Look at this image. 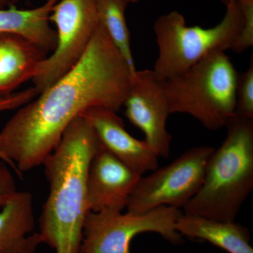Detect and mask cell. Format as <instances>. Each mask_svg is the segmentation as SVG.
Here are the masks:
<instances>
[{
	"label": "cell",
	"mask_w": 253,
	"mask_h": 253,
	"mask_svg": "<svg viewBox=\"0 0 253 253\" xmlns=\"http://www.w3.org/2000/svg\"><path fill=\"white\" fill-rule=\"evenodd\" d=\"M134 71L99 23L79 62L59 81L18 109L1 131L0 152L21 176L42 165L71 123L86 110L118 112Z\"/></svg>",
	"instance_id": "cell-1"
},
{
	"label": "cell",
	"mask_w": 253,
	"mask_h": 253,
	"mask_svg": "<svg viewBox=\"0 0 253 253\" xmlns=\"http://www.w3.org/2000/svg\"><path fill=\"white\" fill-rule=\"evenodd\" d=\"M99 146L89 123L78 116L42 165L49 192L40 217L38 233L43 244L56 253H79L84 221L90 212L88 170Z\"/></svg>",
	"instance_id": "cell-2"
},
{
	"label": "cell",
	"mask_w": 253,
	"mask_h": 253,
	"mask_svg": "<svg viewBox=\"0 0 253 253\" xmlns=\"http://www.w3.org/2000/svg\"><path fill=\"white\" fill-rule=\"evenodd\" d=\"M208 158L204 182L184 214L234 221L253 189V119L234 116Z\"/></svg>",
	"instance_id": "cell-3"
},
{
	"label": "cell",
	"mask_w": 253,
	"mask_h": 253,
	"mask_svg": "<svg viewBox=\"0 0 253 253\" xmlns=\"http://www.w3.org/2000/svg\"><path fill=\"white\" fill-rule=\"evenodd\" d=\"M238 73L225 51H213L164 82L169 112L186 113L210 130L236 116Z\"/></svg>",
	"instance_id": "cell-4"
},
{
	"label": "cell",
	"mask_w": 253,
	"mask_h": 253,
	"mask_svg": "<svg viewBox=\"0 0 253 253\" xmlns=\"http://www.w3.org/2000/svg\"><path fill=\"white\" fill-rule=\"evenodd\" d=\"M225 16L209 28L187 26L176 11L162 15L154 23L158 46L155 76L165 82L184 72L213 51L231 49L242 28L244 16L237 0H227Z\"/></svg>",
	"instance_id": "cell-5"
},
{
	"label": "cell",
	"mask_w": 253,
	"mask_h": 253,
	"mask_svg": "<svg viewBox=\"0 0 253 253\" xmlns=\"http://www.w3.org/2000/svg\"><path fill=\"white\" fill-rule=\"evenodd\" d=\"M183 213L160 207L142 214L119 211L90 212L83 228L79 253H131L132 239L141 233L160 234L173 244L183 243L176 224Z\"/></svg>",
	"instance_id": "cell-6"
},
{
	"label": "cell",
	"mask_w": 253,
	"mask_h": 253,
	"mask_svg": "<svg viewBox=\"0 0 253 253\" xmlns=\"http://www.w3.org/2000/svg\"><path fill=\"white\" fill-rule=\"evenodd\" d=\"M49 21L56 26V44L32 80L38 94L72 69L85 53L99 24L96 0H59Z\"/></svg>",
	"instance_id": "cell-7"
},
{
	"label": "cell",
	"mask_w": 253,
	"mask_h": 253,
	"mask_svg": "<svg viewBox=\"0 0 253 253\" xmlns=\"http://www.w3.org/2000/svg\"><path fill=\"white\" fill-rule=\"evenodd\" d=\"M214 148L195 146L167 166L141 176L128 202L127 212L142 214L160 207H185L204 182L208 158Z\"/></svg>",
	"instance_id": "cell-8"
},
{
	"label": "cell",
	"mask_w": 253,
	"mask_h": 253,
	"mask_svg": "<svg viewBox=\"0 0 253 253\" xmlns=\"http://www.w3.org/2000/svg\"><path fill=\"white\" fill-rule=\"evenodd\" d=\"M123 107L129 122L144 133V140L155 154L167 158L172 136L167 129L170 112L164 82L159 81L152 70H136Z\"/></svg>",
	"instance_id": "cell-9"
},
{
	"label": "cell",
	"mask_w": 253,
	"mask_h": 253,
	"mask_svg": "<svg viewBox=\"0 0 253 253\" xmlns=\"http://www.w3.org/2000/svg\"><path fill=\"white\" fill-rule=\"evenodd\" d=\"M141 175L100 145L89 165L88 205L91 212L126 208Z\"/></svg>",
	"instance_id": "cell-10"
},
{
	"label": "cell",
	"mask_w": 253,
	"mask_h": 253,
	"mask_svg": "<svg viewBox=\"0 0 253 253\" xmlns=\"http://www.w3.org/2000/svg\"><path fill=\"white\" fill-rule=\"evenodd\" d=\"M94 129L99 144L140 175L158 168L157 155L145 140L126 130L123 120L113 110L93 107L81 116Z\"/></svg>",
	"instance_id": "cell-11"
},
{
	"label": "cell",
	"mask_w": 253,
	"mask_h": 253,
	"mask_svg": "<svg viewBox=\"0 0 253 253\" xmlns=\"http://www.w3.org/2000/svg\"><path fill=\"white\" fill-rule=\"evenodd\" d=\"M48 54L22 36L0 33V97L13 94L33 80Z\"/></svg>",
	"instance_id": "cell-12"
},
{
	"label": "cell",
	"mask_w": 253,
	"mask_h": 253,
	"mask_svg": "<svg viewBox=\"0 0 253 253\" xmlns=\"http://www.w3.org/2000/svg\"><path fill=\"white\" fill-rule=\"evenodd\" d=\"M181 236L204 240L228 253H253L249 229L234 221L182 214L176 224Z\"/></svg>",
	"instance_id": "cell-13"
},
{
	"label": "cell",
	"mask_w": 253,
	"mask_h": 253,
	"mask_svg": "<svg viewBox=\"0 0 253 253\" xmlns=\"http://www.w3.org/2000/svg\"><path fill=\"white\" fill-rule=\"evenodd\" d=\"M59 0H46L38 7L18 9L16 6L0 9V33L18 35L41 46L48 53L54 51L56 34L49 24V16Z\"/></svg>",
	"instance_id": "cell-14"
},
{
	"label": "cell",
	"mask_w": 253,
	"mask_h": 253,
	"mask_svg": "<svg viewBox=\"0 0 253 253\" xmlns=\"http://www.w3.org/2000/svg\"><path fill=\"white\" fill-rule=\"evenodd\" d=\"M35 227L33 196L28 191H18L4 207L0 208V253H7Z\"/></svg>",
	"instance_id": "cell-15"
},
{
	"label": "cell",
	"mask_w": 253,
	"mask_h": 253,
	"mask_svg": "<svg viewBox=\"0 0 253 253\" xmlns=\"http://www.w3.org/2000/svg\"><path fill=\"white\" fill-rule=\"evenodd\" d=\"M129 0H96L99 23L110 39L134 71H136L130 45V33L126 18Z\"/></svg>",
	"instance_id": "cell-16"
},
{
	"label": "cell",
	"mask_w": 253,
	"mask_h": 253,
	"mask_svg": "<svg viewBox=\"0 0 253 253\" xmlns=\"http://www.w3.org/2000/svg\"><path fill=\"white\" fill-rule=\"evenodd\" d=\"M236 115L253 119V59L246 72L238 74L236 89Z\"/></svg>",
	"instance_id": "cell-17"
},
{
	"label": "cell",
	"mask_w": 253,
	"mask_h": 253,
	"mask_svg": "<svg viewBox=\"0 0 253 253\" xmlns=\"http://www.w3.org/2000/svg\"><path fill=\"white\" fill-rule=\"evenodd\" d=\"M242 9L244 21L239 36L231 50L243 53L253 45V0H237Z\"/></svg>",
	"instance_id": "cell-18"
},
{
	"label": "cell",
	"mask_w": 253,
	"mask_h": 253,
	"mask_svg": "<svg viewBox=\"0 0 253 253\" xmlns=\"http://www.w3.org/2000/svg\"><path fill=\"white\" fill-rule=\"evenodd\" d=\"M38 94H39L38 91L33 86L24 90L15 91L13 94L8 96L0 97V113L19 109L23 105L27 104L35 99ZM0 160H2L6 163V159L1 152H0Z\"/></svg>",
	"instance_id": "cell-19"
},
{
	"label": "cell",
	"mask_w": 253,
	"mask_h": 253,
	"mask_svg": "<svg viewBox=\"0 0 253 253\" xmlns=\"http://www.w3.org/2000/svg\"><path fill=\"white\" fill-rule=\"evenodd\" d=\"M10 166L0 160V208L4 207L18 193Z\"/></svg>",
	"instance_id": "cell-20"
},
{
	"label": "cell",
	"mask_w": 253,
	"mask_h": 253,
	"mask_svg": "<svg viewBox=\"0 0 253 253\" xmlns=\"http://www.w3.org/2000/svg\"><path fill=\"white\" fill-rule=\"evenodd\" d=\"M42 244L39 233H32L7 253H36L38 247Z\"/></svg>",
	"instance_id": "cell-21"
},
{
	"label": "cell",
	"mask_w": 253,
	"mask_h": 253,
	"mask_svg": "<svg viewBox=\"0 0 253 253\" xmlns=\"http://www.w3.org/2000/svg\"><path fill=\"white\" fill-rule=\"evenodd\" d=\"M19 0H0V9H7V8L16 6Z\"/></svg>",
	"instance_id": "cell-22"
},
{
	"label": "cell",
	"mask_w": 253,
	"mask_h": 253,
	"mask_svg": "<svg viewBox=\"0 0 253 253\" xmlns=\"http://www.w3.org/2000/svg\"><path fill=\"white\" fill-rule=\"evenodd\" d=\"M129 1H131V3H135L137 2V1H139V0H129Z\"/></svg>",
	"instance_id": "cell-23"
},
{
	"label": "cell",
	"mask_w": 253,
	"mask_h": 253,
	"mask_svg": "<svg viewBox=\"0 0 253 253\" xmlns=\"http://www.w3.org/2000/svg\"><path fill=\"white\" fill-rule=\"evenodd\" d=\"M221 1H222L223 2L225 3L226 1H227V0H221Z\"/></svg>",
	"instance_id": "cell-24"
}]
</instances>
